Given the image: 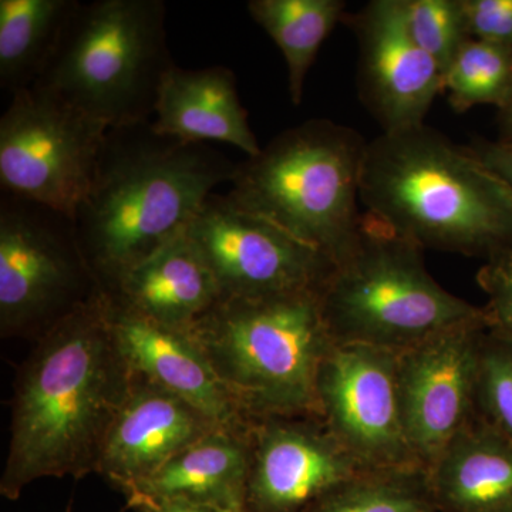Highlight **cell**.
Wrapping results in <instances>:
<instances>
[{
	"label": "cell",
	"mask_w": 512,
	"mask_h": 512,
	"mask_svg": "<svg viewBox=\"0 0 512 512\" xmlns=\"http://www.w3.org/2000/svg\"><path fill=\"white\" fill-rule=\"evenodd\" d=\"M140 512H147V511H144V510H140Z\"/></svg>",
	"instance_id": "32"
},
{
	"label": "cell",
	"mask_w": 512,
	"mask_h": 512,
	"mask_svg": "<svg viewBox=\"0 0 512 512\" xmlns=\"http://www.w3.org/2000/svg\"><path fill=\"white\" fill-rule=\"evenodd\" d=\"M305 512H440L423 468L365 470Z\"/></svg>",
	"instance_id": "23"
},
{
	"label": "cell",
	"mask_w": 512,
	"mask_h": 512,
	"mask_svg": "<svg viewBox=\"0 0 512 512\" xmlns=\"http://www.w3.org/2000/svg\"><path fill=\"white\" fill-rule=\"evenodd\" d=\"M217 429L190 403L133 373L130 393L111 426L97 473L127 493Z\"/></svg>",
	"instance_id": "16"
},
{
	"label": "cell",
	"mask_w": 512,
	"mask_h": 512,
	"mask_svg": "<svg viewBox=\"0 0 512 512\" xmlns=\"http://www.w3.org/2000/svg\"><path fill=\"white\" fill-rule=\"evenodd\" d=\"M498 126H500V138H498V141L512 144V96L507 106L498 111Z\"/></svg>",
	"instance_id": "30"
},
{
	"label": "cell",
	"mask_w": 512,
	"mask_h": 512,
	"mask_svg": "<svg viewBox=\"0 0 512 512\" xmlns=\"http://www.w3.org/2000/svg\"><path fill=\"white\" fill-rule=\"evenodd\" d=\"M359 43V96L382 127L423 126L443 74L410 33L406 0H373L350 16Z\"/></svg>",
	"instance_id": "14"
},
{
	"label": "cell",
	"mask_w": 512,
	"mask_h": 512,
	"mask_svg": "<svg viewBox=\"0 0 512 512\" xmlns=\"http://www.w3.org/2000/svg\"><path fill=\"white\" fill-rule=\"evenodd\" d=\"M477 281L488 296V325L512 335V247L488 259Z\"/></svg>",
	"instance_id": "27"
},
{
	"label": "cell",
	"mask_w": 512,
	"mask_h": 512,
	"mask_svg": "<svg viewBox=\"0 0 512 512\" xmlns=\"http://www.w3.org/2000/svg\"><path fill=\"white\" fill-rule=\"evenodd\" d=\"M477 414L512 440V335L490 326L481 342Z\"/></svg>",
	"instance_id": "25"
},
{
	"label": "cell",
	"mask_w": 512,
	"mask_h": 512,
	"mask_svg": "<svg viewBox=\"0 0 512 512\" xmlns=\"http://www.w3.org/2000/svg\"><path fill=\"white\" fill-rule=\"evenodd\" d=\"M151 123L164 136L188 143L220 141L248 157L262 148L239 100L235 74L224 66L192 70L174 64L161 83Z\"/></svg>",
	"instance_id": "18"
},
{
	"label": "cell",
	"mask_w": 512,
	"mask_h": 512,
	"mask_svg": "<svg viewBox=\"0 0 512 512\" xmlns=\"http://www.w3.org/2000/svg\"><path fill=\"white\" fill-rule=\"evenodd\" d=\"M100 291L72 220L5 194L0 201V329L40 330Z\"/></svg>",
	"instance_id": "9"
},
{
	"label": "cell",
	"mask_w": 512,
	"mask_h": 512,
	"mask_svg": "<svg viewBox=\"0 0 512 512\" xmlns=\"http://www.w3.org/2000/svg\"><path fill=\"white\" fill-rule=\"evenodd\" d=\"M360 201L423 249L490 259L512 247L511 188L426 124L367 141Z\"/></svg>",
	"instance_id": "3"
},
{
	"label": "cell",
	"mask_w": 512,
	"mask_h": 512,
	"mask_svg": "<svg viewBox=\"0 0 512 512\" xmlns=\"http://www.w3.org/2000/svg\"><path fill=\"white\" fill-rule=\"evenodd\" d=\"M316 400L319 419L365 470L423 468L404 430L399 353L333 342L319 367Z\"/></svg>",
	"instance_id": "10"
},
{
	"label": "cell",
	"mask_w": 512,
	"mask_h": 512,
	"mask_svg": "<svg viewBox=\"0 0 512 512\" xmlns=\"http://www.w3.org/2000/svg\"><path fill=\"white\" fill-rule=\"evenodd\" d=\"M251 18L281 49L288 69L291 101L299 106L322 43L345 16L343 0H251Z\"/></svg>",
	"instance_id": "22"
},
{
	"label": "cell",
	"mask_w": 512,
	"mask_h": 512,
	"mask_svg": "<svg viewBox=\"0 0 512 512\" xmlns=\"http://www.w3.org/2000/svg\"><path fill=\"white\" fill-rule=\"evenodd\" d=\"M235 170L220 151L164 136L151 121L109 128L73 221L101 291L183 232Z\"/></svg>",
	"instance_id": "2"
},
{
	"label": "cell",
	"mask_w": 512,
	"mask_h": 512,
	"mask_svg": "<svg viewBox=\"0 0 512 512\" xmlns=\"http://www.w3.org/2000/svg\"><path fill=\"white\" fill-rule=\"evenodd\" d=\"M131 383L100 289L49 326L20 369L3 497L18 500L40 478L97 473Z\"/></svg>",
	"instance_id": "1"
},
{
	"label": "cell",
	"mask_w": 512,
	"mask_h": 512,
	"mask_svg": "<svg viewBox=\"0 0 512 512\" xmlns=\"http://www.w3.org/2000/svg\"><path fill=\"white\" fill-rule=\"evenodd\" d=\"M443 92L458 113L507 106L512 96V46L468 39L443 73Z\"/></svg>",
	"instance_id": "24"
},
{
	"label": "cell",
	"mask_w": 512,
	"mask_h": 512,
	"mask_svg": "<svg viewBox=\"0 0 512 512\" xmlns=\"http://www.w3.org/2000/svg\"><path fill=\"white\" fill-rule=\"evenodd\" d=\"M104 295L114 339L134 375L190 403L218 429L252 430L255 421L242 412L187 332L165 328Z\"/></svg>",
	"instance_id": "15"
},
{
	"label": "cell",
	"mask_w": 512,
	"mask_h": 512,
	"mask_svg": "<svg viewBox=\"0 0 512 512\" xmlns=\"http://www.w3.org/2000/svg\"><path fill=\"white\" fill-rule=\"evenodd\" d=\"M185 504H187L188 512H249L247 508H237V510H229V508L211 507V505H195L188 503Z\"/></svg>",
	"instance_id": "31"
},
{
	"label": "cell",
	"mask_w": 512,
	"mask_h": 512,
	"mask_svg": "<svg viewBox=\"0 0 512 512\" xmlns=\"http://www.w3.org/2000/svg\"><path fill=\"white\" fill-rule=\"evenodd\" d=\"M487 316L437 333L399 353L404 430L429 471L477 414V379Z\"/></svg>",
	"instance_id": "12"
},
{
	"label": "cell",
	"mask_w": 512,
	"mask_h": 512,
	"mask_svg": "<svg viewBox=\"0 0 512 512\" xmlns=\"http://www.w3.org/2000/svg\"><path fill=\"white\" fill-rule=\"evenodd\" d=\"M365 471L318 416L256 420L251 430L249 512H305Z\"/></svg>",
	"instance_id": "13"
},
{
	"label": "cell",
	"mask_w": 512,
	"mask_h": 512,
	"mask_svg": "<svg viewBox=\"0 0 512 512\" xmlns=\"http://www.w3.org/2000/svg\"><path fill=\"white\" fill-rule=\"evenodd\" d=\"M103 292L130 311L181 332L222 299L210 266L185 229Z\"/></svg>",
	"instance_id": "17"
},
{
	"label": "cell",
	"mask_w": 512,
	"mask_h": 512,
	"mask_svg": "<svg viewBox=\"0 0 512 512\" xmlns=\"http://www.w3.org/2000/svg\"><path fill=\"white\" fill-rule=\"evenodd\" d=\"M474 151L490 170H493L501 180L512 190V144L503 141H480L474 144Z\"/></svg>",
	"instance_id": "29"
},
{
	"label": "cell",
	"mask_w": 512,
	"mask_h": 512,
	"mask_svg": "<svg viewBox=\"0 0 512 512\" xmlns=\"http://www.w3.org/2000/svg\"><path fill=\"white\" fill-rule=\"evenodd\" d=\"M187 333L252 421L318 416L316 380L333 345L319 289L221 299Z\"/></svg>",
	"instance_id": "4"
},
{
	"label": "cell",
	"mask_w": 512,
	"mask_h": 512,
	"mask_svg": "<svg viewBox=\"0 0 512 512\" xmlns=\"http://www.w3.org/2000/svg\"><path fill=\"white\" fill-rule=\"evenodd\" d=\"M427 477L440 512H512V440L476 414Z\"/></svg>",
	"instance_id": "19"
},
{
	"label": "cell",
	"mask_w": 512,
	"mask_h": 512,
	"mask_svg": "<svg viewBox=\"0 0 512 512\" xmlns=\"http://www.w3.org/2000/svg\"><path fill=\"white\" fill-rule=\"evenodd\" d=\"M77 0H0V87L29 89L55 56Z\"/></svg>",
	"instance_id": "21"
},
{
	"label": "cell",
	"mask_w": 512,
	"mask_h": 512,
	"mask_svg": "<svg viewBox=\"0 0 512 512\" xmlns=\"http://www.w3.org/2000/svg\"><path fill=\"white\" fill-rule=\"evenodd\" d=\"M163 0L79 3L32 87L109 128L147 123L174 66Z\"/></svg>",
	"instance_id": "7"
},
{
	"label": "cell",
	"mask_w": 512,
	"mask_h": 512,
	"mask_svg": "<svg viewBox=\"0 0 512 512\" xmlns=\"http://www.w3.org/2000/svg\"><path fill=\"white\" fill-rule=\"evenodd\" d=\"M468 36L512 46V0H461Z\"/></svg>",
	"instance_id": "28"
},
{
	"label": "cell",
	"mask_w": 512,
	"mask_h": 512,
	"mask_svg": "<svg viewBox=\"0 0 512 512\" xmlns=\"http://www.w3.org/2000/svg\"><path fill=\"white\" fill-rule=\"evenodd\" d=\"M109 127L37 87L12 94L0 119V184L74 221Z\"/></svg>",
	"instance_id": "8"
},
{
	"label": "cell",
	"mask_w": 512,
	"mask_h": 512,
	"mask_svg": "<svg viewBox=\"0 0 512 512\" xmlns=\"http://www.w3.org/2000/svg\"><path fill=\"white\" fill-rule=\"evenodd\" d=\"M423 251L376 215L363 212L352 247L333 262L319 289L333 342L400 353L487 316L429 274Z\"/></svg>",
	"instance_id": "5"
},
{
	"label": "cell",
	"mask_w": 512,
	"mask_h": 512,
	"mask_svg": "<svg viewBox=\"0 0 512 512\" xmlns=\"http://www.w3.org/2000/svg\"><path fill=\"white\" fill-rule=\"evenodd\" d=\"M185 234L210 266L222 299L320 289L332 261L284 229L211 194Z\"/></svg>",
	"instance_id": "11"
},
{
	"label": "cell",
	"mask_w": 512,
	"mask_h": 512,
	"mask_svg": "<svg viewBox=\"0 0 512 512\" xmlns=\"http://www.w3.org/2000/svg\"><path fill=\"white\" fill-rule=\"evenodd\" d=\"M406 15L413 39L443 74L461 46L471 39L463 3L461 0H406Z\"/></svg>",
	"instance_id": "26"
},
{
	"label": "cell",
	"mask_w": 512,
	"mask_h": 512,
	"mask_svg": "<svg viewBox=\"0 0 512 512\" xmlns=\"http://www.w3.org/2000/svg\"><path fill=\"white\" fill-rule=\"evenodd\" d=\"M249 468L251 431L217 429L126 495H146L229 510L247 508Z\"/></svg>",
	"instance_id": "20"
},
{
	"label": "cell",
	"mask_w": 512,
	"mask_h": 512,
	"mask_svg": "<svg viewBox=\"0 0 512 512\" xmlns=\"http://www.w3.org/2000/svg\"><path fill=\"white\" fill-rule=\"evenodd\" d=\"M367 141L353 128L311 119L237 164L228 198L336 262L359 231Z\"/></svg>",
	"instance_id": "6"
}]
</instances>
